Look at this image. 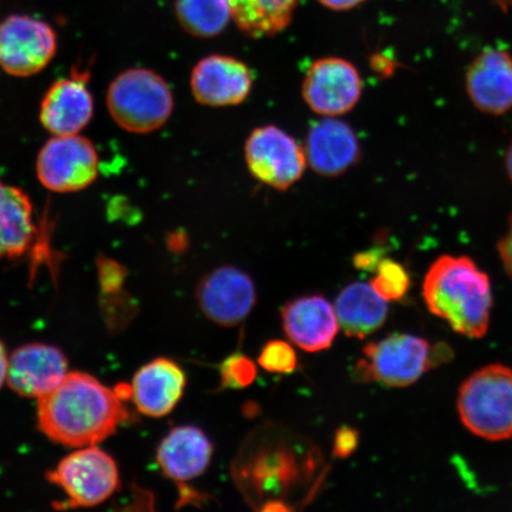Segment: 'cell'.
Wrapping results in <instances>:
<instances>
[{
	"instance_id": "obj_32",
	"label": "cell",
	"mask_w": 512,
	"mask_h": 512,
	"mask_svg": "<svg viewBox=\"0 0 512 512\" xmlns=\"http://www.w3.org/2000/svg\"><path fill=\"white\" fill-rule=\"evenodd\" d=\"M505 169H507L508 176L512 182V144L509 146L507 155H505Z\"/></svg>"
},
{
	"instance_id": "obj_33",
	"label": "cell",
	"mask_w": 512,
	"mask_h": 512,
	"mask_svg": "<svg viewBox=\"0 0 512 512\" xmlns=\"http://www.w3.org/2000/svg\"><path fill=\"white\" fill-rule=\"evenodd\" d=\"M494 3L504 12L512 10V0H494Z\"/></svg>"
},
{
	"instance_id": "obj_20",
	"label": "cell",
	"mask_w": 512,
	"mask_h": 512,
	"mask_svg": "<svg viewBox=\"0 0 512 512\" xmlns=\"http://www.w3.org/2000/svg\"><path fill=\"white\" fill-rule=\"evenodd\" d=\"M35 234L34 207L27 192L0 179V260L23 255Z\"/></svg>"
},
{
	"instance_id": "obj_31",
	"label": "cell",
	"mask_w": 512,
	"mask_h": 512,
	"mask_svg": "<svg viewBox=\"0 0 512 512\" xmlns=\"http://www.w3.org/2000/svg\"><path fill=\"white\" fill-rule=\"evenodd\" d=\"M169 247L171 248V251L182 252L184 251V248L187 247V238H183L181 234L174 235L170 239Z\"/></svg>"
},
{
	"instance_id": "obj_19",
	"label": "cell",
	"mask_w": 512,
	"mask_h": 512,
	"mask_svg": "<svg viewBox=\"0 0 512 512\" xmlns=\"http://www.w3.org/2000/svg\"><path fill=\"white\" fill-rule=\"evenodd\" d=\"M213 451V444L200 428L178 426L160 443L157 463L166 477L185 482L207 470Z\"/></svg>"
},
{
	"instance_id": "obj_21",
	"label": "cell",
	"mask_w": 512,
	"mask_h": 512,
	"mask_svg": "<svg viewBox=\"0 0 512 512\" xmlns=\"http://www.w3.org/2000/svg\"><path fill=\"white\" fill-rule=\"evenodd\" d=\"M334 307L338 324L349 337L366 338L374 334L388 317L387 300L366 283L343 288Z\"/></svg>"
},
{
	"instance_id": "obj_10",
	"label": "cell",
	"mask_w": 512,
	"mask_h": 512,
	"mask_svg": "<svg viewBox=\"0 0 512 512\" xmlns=\"http://www.w3.org/2000/svg\"><path fill=\"white\" fill-rule=\"evenodd\" d=\"M360 73L351 62L324 57L311 64L303 82V98L311 111L339 117L356 107L362 96Z\"/></svg>"
},
{
	"instance_id": "obj_11",
	"label": "cell",
	"mask_w": 512,
	"mask_h": 512,
	"mask_svg": "<svg viewBox=\"0 0 512 512\" xmlns=\"http://www.w3.org/2000/svg\"><path fill=\"white\" fill-rule=\"evenodd\" d=\"M196 297L211 322L232 328L243 322L254 309L255 284L240 268L222 266L201 279Z\"/></svg>"
},
{
	"instance_id": "obj_5",
	"label": "cell",
	"mask_w": 512,
	"mask_h": 512,
	"mask_svg": "<svg viewBox=\"0 0 512 512\" xmlns=\"http://www.w3.org/2000/svg\"><path fill=\"white\" fill-rule=\"evenodd\" d=\"M363 354V360L355 369L358 379L392 388L411 386L432 368L435 361L425 339L406 334H395L370 343L364 347Z\"/></svg>"
},
{
	"instance_id": "obj_26",
	"label": "cell",
	"mask_w": 512,
	"mask_h": 512,
	"mask_svg": "<svg viewBox=\"0 0 512 512\" xmlns=\"http://www.w3.org/2000/svg\"><path fill=\"white\" fill-rule=\"evenodd\" d=\"M259 364L270 373L291 374L298 366L296 351L283 341L268 342L259 356Z\"/></svg>"
},
{
	"instance_id": "obj_8",
	"label": "cell",
	"mask_w": 512,
	"mask_h": 512,
	"mask_svg": "<svg viewBox=\"0 0 512 512\" xmlns=\"http://www.w3.org/2000/svg\"><path fill=\"white\" fill-rule=\"evenodd\" d=\"M245 157L254 178L280 191L296 184L307 164L304 147L273 125L255 128L247 139Z\"/></svg>"
},
{
	"instance_id": "obj_27",
	"label": "cell",
	"mask_w": 512,
	"mask_h": 512,
	"mask_svg": "<svg viewBox=\"0 0 512 512\" xmlns=\"http://www.w3.org/2000/svg\"><path fill=\"white\" fill-rule=\"evenodd\" d=\"M360 435L351 427H341L336 433L334 441V456L336 458H348L355 452Z\"/></svg>"
},
{
	"instance_id": "obj_17",
	"label": "cell",
	"mask_w": 512,
	"mask_h": 512,
	"mask_svg": "<svg viewBox=\"0 0 512 512\" xmlns=\"http://www.w3.org/2000/svg\"><path fill=\"white\" fill-rule=\"evenodd\" d=\"M185 386L187 376L183 369L168 358H157L134 375L130 386L131 399L140 413L162 418L174 411Z\"/></svg>"
},
{
	"instance_id": "obj_14",
	"label": "cell",
	"mask_w": 512,
	"mask_h": 512,
	"mask_svg": "<svg viewBox=\"0 0 512 512\" xmlns=\"http://www.w3.org/2000/svg\"><path fill=\"white\" fill-rule=\"evenodd\" d=\"M465 87L478 111L508 113L512 110V56L503 49L483 50L467 68Z\"/></svg>"
},
{
	"instance_id": "obj_15",
	"label": "cell",
	"mask_w": 512,
	"mask_h": 512,
	"mask_svg": "<svg viewBox=\"0 0 512 512\" xmlns=\"http://www.w3.org/2000/svg\"><path fill=\"white\" fill-rule=\"evenodd\" d=\"M304 149L307 163L324 177L345 174L362 155L354 130L335 117H326L310 128Z\"/></svg>"
},
{
	"instance_id": "obj_23",
	"label": "cell",
	"mask_w": 512,
	"mask_h": 512,
	"mask_svg": "<svg viewBox=\"0 0 512 512\" xmlns=\"http://www.w3.org/2000/svg\"><path fill=\"white\" fill-rule=\"evenodd\" d=\"M176 16L181 27L197 38L219 36L233 19L228 0H177Z\"/></svg>"
},
{
	"instance_id": "obj_2",
	"label": "cell",
	"mask_w": 512,
	"mask_h": 512,
	"mask_svg": "<svg viewBox=\"0 0 512 512\" xmlns=\"http://www.w3.org/2000/svg\"><path fill=\"white\" fill-rule=\"evenodd\" d=\"M425 303L457 334L482 338L489 330L492 291L488 275L466 256L443 255L428 270Z\"/></svg>"
},
{
	"instance_id": "obj_29",
	"label": "cell",
	"mask_w": 512,
	"mask_h": 512,
	"mask_svg": "<svg viewBox=\"0 0 512 512\" xmlns=\"http://www.w3.org/2000/svg\"><path fill=\"white\" fill-rule=\"evenodd\" d=\"M318 2L330 10L347 11L356 8L366 0H318Z\"/></svg>"
},
{
	"instance_id": "obj_12",
	"label": "cell",
	"mask_w": 512,
	"mask_h": 512,
	"mask_svg": "<svg viewBox=\"0 0 512 512\" xmlns=\"http://www.w3.org/2000/svg\"><path fill=\"white\" fill-rule=\"evenodd\" d=\"M190 85L198 104L236 106L251 94L253 75L247 64L235 57L210 55L192 69Z\"/></svg>"
},
{
	"instance_id": "obj_28",
	"label": "cell",
	"mask_w": 512,
	"mask_h": 512,
	"mask_svg": "<svg viewBox=\"0 0 512 512\" xmlns=\"http://www.w3.org/2000/svg\"><path fill=\"white\" fill-rule=\"evenodd\" d=\"M498 253L501 256L505 271L512 278V213L509 220V229L507 234L498 242Z\"/></svg>"
},
{
	"instance_id": "obj_22",
	"label": "cell",
	"mask_w": 512,
	"mask_h": 512,
	"mask_svg": "<svg viewBox=\"0 0 512 512\" xmlns=\"http://www.w3.org/2000/svg\"><path fill=\"white\" fill-rule=\"evenodd\" d=\"M232 17L246 35H278L292 21L300 0H228Z\"/></svg>"
},
{
	"instance_id": "obj_9",
	"label": "cell",
	"mask_w": 512,
	"mask_h": 512,
	"mask_svg": "<svg viewBox=\"0 0 512 512\" xmlns=\"http://www.w3.org/2000/svg\"><path fill=\"white\" fill-rule=\"evenodd\" d=\"M57 51V35L46 22L11 15L0 22V69L16 78H30L49 66Z\"/></svg>"
},
{
	"instance_id": "obj_16",
	"label": "cell",
	"mask_w": 512,
	"mask_h": 512,
	"mask_svg": "<svg viewBox=\"0 0 512 512\" xmlns=\"http://www.w3.org/2000/svg\"><path fill=\"white\" fill-rule=\"evenodd\" d=\"M94 114V100L86 74L56 81L44 96L40 120L53 136H72L85 128Z\"/></svg>"
},
{
	"instance_id": "obj_1",
	"label": "cell",
	"mask_w": 512,
	"mask_h": 512,
	"mask_svg": "<svg viewBox=\"0 0 512 512\" xmlns=\"http://www.w3.org/2000/svg\"><path fill=\"white\" fill-rule=\"evenodd\" d=\"M38 426L57 444L96 446L127 419L123 399L95 377L68 373L54 390L38 399Z\"/></svg>"
},
{
	"instance_id": "obj_7",
	"label": "cell",
	"mask_w": 512,
	"mask_h": 512,
	"mask_svg": "<svg viewBox=\"0 0 512 512\" xmlns=\"http://www.w3.org/2000/svg\"><path fill=\"white\" fill-rule=\"evenodd\" d=\"M36 174L44 188L57 194L85 190L98 178V151L80 134L54 136L38 153Z\"/></svg>"
},
{
	"instance_id": "obj_3",
	"label": "cell",
	"mask_w": 512,
	"mask_h": 512,
	"mask_svg": "<svg viewBox=\"0 0 512 512\" xmlns=\"http://www.w3.org/2000/svg\"><path fill=\"white\" fill-rule=\"evenodd\" d=\"M107 108L123 130L146 134L163 127L174 112V95L162 76L146 68L119 74L107 91Z\"/></svg>"
},
{
	"instance_id": "obj_30",
	"label": "cell",
	"mask_w": 512,
	"mask_h": 512,
	"mask_svg": "<svg viewBox=\"0 0 512 512\" xmlns=\"http://www.w3.org/2000/svg\"><path fill=\"white\" fill-rule=\"evenodd\" d=\"M9 356L2 342H0V388L8 380Z\"/></svg>"
},
{
	"instance_id": "obj_4",
	"label": "cell",
	"mask_w": 512,
	"mask_h": 512,
	"mask_svg": "<svg viewBox=\"0 0 512 512\" xmlns=\"http://www.w3.org/2000/svg\"><path fill=\"white\" fill-rule=\"evenodd\" d=\"M460 420L471 433L490 441L512 438V370L492 364L460 387Z\"/></svg>"
},
{
	"instance_id": "obj_18",
	"label": "cell",
	"mask_w": 512,
	"mask_h": 512,
	"mask_svg": "<svg viewBox=\"0 0 512 512\" xmlns=\"http://www.w3.org/2000/svg\"><path fill=\"white\" fill-rule=\"evenodd\" d=\"M281 317L287 337L307 352L329 349L338 334L335 307L324 297L292 300L284 307Z\"/></svg>"
},
{
	"instance_id": "obj_13",
	"label": "cell",
	"mask_w": 512,
	"mask_h": 512,
	"mask_svg": "<svg viewBox=\"0 0 512 512\" xmlns=\"http://www.w3.org/2000/svg\"><path fill=\"white\" fill-rule=\"evenodd\" d=\"M68 361L60 349L48 344H27L9 357V386L25 398L41 399L68 375Z\"/></svg>"
},
{
	"instance_id": "obj_25",
	"label": "cell",
	"mask_w": 512,
	"mask_h": 512,
	"mask_svg": "<svg viewBox=\"0 0 512 512\" xmlns=\"http://www.w3.org/2000/svg\"><path fill=\"white\" fill-rule=\"evenodd\" d=\"M220 374L224 388L243 389L251 386L258 375V370L251 358L234 354L221 364Z\"/></svg>"
},
{
	"instance_id": "obj_24",
	"label": "cell",
	"mask_w": 512,
	"mask_h": 512,
	"mask_svg": "<svg viewBox=\"0 0 512 512\" xmlns=\"http://www.w3.org/2000/svg\"><path fill=\"white\" fill-rule=\"evenodd\" d=\"M376 277L370 281L371 287L387 302L405 297L409 288V275L398 262L383 259L375 268Z\"/></svg>"
},
{
	"instance_id": "obj_6",
	"label": "cell",
	"mask_w": 512,
	"mask_h": 512,
	"mask_svg": "<svg viewBox=\"0 0 512 512\" xmlns=\"http://www.w3.org/2000/svg\"><path fill=\"white\" fill-rule=\"evenodd\" d=\"M72 507H95L107 501L120 484L117 464L110 454L96 446L76 448L50 473Z\"/></svg>"
}]
</instances>
